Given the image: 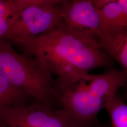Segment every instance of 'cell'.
<instances>
[{"instance_id":"6da1fadb","label":"cell","mask_w":127,"mask_h":127,"mask_svg":"<svg viewBox=\"0 0 127 127\" xmlns=\"http://www.w3.org/2000/svg\"><path fill=\"white\" fill-rule=\"evenodd\" d=\"M24 55L39 59L58 76L70 73H89L99 67H110L112 60L97 40L70 32L59 25L35 36L14 38Z\"/></svg>"},{"instance_id":"7a4b0ae2","label":"cell","mask_w":127,"mask_h":127,"mask_svg":"<svg viewBox=\"0 0 127 127\" xmlns=\"http://www.w3.org/2000/svg\"><path fill=\"white\" fill-rule=\"evenodd\" d=\"M0 73L36 101L51 105L56 98L49 69L36 58L16 51L7 40H0Z\"/></svg>"},{"instance_id":"3957f363","label":"cell","mask_w":127,"mask_h":127,"mask_svg":"<svg viewBox=\"0 0 127 127\" xmlns=\"http://www.w3.org/2000/svg\"><path fill=\"white\" fill-rule=\"evenodd\" d=\"M84 73H70L58 76L52 82V88L62 109L77 127H93L105 101L89 89Z\"/></svg>"},{"instance_id":"277c9868","label":"cell","mask_w":127,"mask_h":127,"mask_svg":"<svg viewBox=\"0 0 127 127\" xmlns=\"http://www.w3.org/2000/svg\"><path fill=\"white\" fill-rule=\"evenodd\" d=\"M62 0H19L23 10L9 21L2 40L35 36L49 32L61 22Z\"/></svg>"},{"instance_id":"5b68a950","label":"cell","mask_w":127,"mask_h":127,"mask_svg":"<svg viewBox=\"0 0 127 127\" xmlns=\"http://www.w3.org/2000/svg\"><path fill=\"white\" fill-rule=\"evenodd\" d=\"M59 26L70 32L97 40L102 33L99 18L91 0H64Z\"/></svg>"},{"instance_id":"8992f818","label":"cell","mask_w":127,"mask_h":127,"mask_svg":"<svg viewBox=\"0 0 127 127\" xmlns=\"http://www.w3.org/2000/svg\"><path fill=\"white\" fill-rule=\"evenodd\" d=\"M52 105L34 101L0 111V127H42L54 114Z\"/></svg>"},{"instance_id":"52a82bcc","label":"cell","mask_w":127,"mask_h":127,"mask_svg":"<svg viewBox=\"0 0 127 127\" xmlns=\"http://www.w3.org/2000/svg\"><path fill=\"white\" fill-rule=\"evenodd\" d=\"M92 1L99 16L102 33L112 34L127 30V0Z\"/></svg>"},{"instance_id":"ba28073f","label":"cell","mask_w":127,"mask_h":127,"mask_svg":"<svg viewBox=\"0 0 127 127\" xmlns=\"http://www.w3.org/2000/svg\"><path fill=\"white\" fill-rule=\"evenodd\" d=\"M88 87L96 95L105 101L116 94L118 89L125 85L127 79V70H111L106 73L92 75L85 73Z\"/></svg>"},{"instance_id":"9c48e42d","label":"cell","mask_w":127,"mask_h":127,"mask_svg":"<svg viewBox=\"0 0 127 127\" xmlns=\"http://www.w3.org/2000/svg\"><path fill=\"white\" fill-rule=\"evenodd\" d=\"M97 41L102 50L116 59L124 70H127V30L112 34L101 33Z\"/></svg>"},{"instance_id":"30bf717a","label":"cell","mask_w":127,"mask_h":127,"mask_svg":"<svg viewBox=\"0 0 127 127\" xmlns=\"http://www.w3.org/2000/svg\"><path fill=\"white\" fill-rule=\"evenodd\" d=\"M31 99L33 98L31 95L12 84L0 73V111L7 107L30 102Z\"/></svg>"},{"instance_id":"8fae6325","label":"cell","mask_w":127,"mask_h":127,"mask_svg":"<svg viewBox=\"0 0 127 127\" xmlns=\"http://www.w3.org/2000/svg\"><path fill=\"white\" fill-rule=\"evenodd\" d=\"M104 108L109 113L112 127H127V105L117 94L106 100Z\"/></svg>"},{"instance_id":"7c38bea8","label":"cell","mask_w":127,"mask_h":127,"mask_svg":"<svg viewBox=\"0 0 127 127\" xmlns=\"http://www.w3.org/2000/svg\"><path fill=\"white\" fill-rule=\"evenodd\" d=\"M42 127H77L63 109H57Z\"/></svg>"},{"instance_id":"4fadbf2b","label":"cell","mask_w":127,"mask_h":127,"mask_svg":"<svg viewBox=\"0 0 127 127\" xmlns=\"http://www.w3.org/2000/svg\"><path fill=\"white\" fill-rule=\"evenodd\" d=\"M18 12L15 0H0V18L10 21Z\"/></svg>"},{"instance_id":"5bb4252c","label":"cell","mask_w":127,"mask_h":127,"mask_svg":"<svg viewBox=\"0 0 127 127\" xmlns=\"http://www.w3.org/2000/svg\"><path fill=\"white\" fill-rule=\"evenodd\" d=\"M9 21L0 18V40H2L9 30Z\"/></svg>"},{"instance_id":"9a60e30c","label":"cell","mask_w":127,"mask_h":127,"mask_svg":"<svg viewBox=\"0 0 127 127\" xmlns=\"http://www.w3.org/2000/svg\"><path fill=\"white\" fill-rule=\"evenodd\" d=\"M107 127V126H106H106H95H95H94V127Z\"/></svg>"}]
</instances>
